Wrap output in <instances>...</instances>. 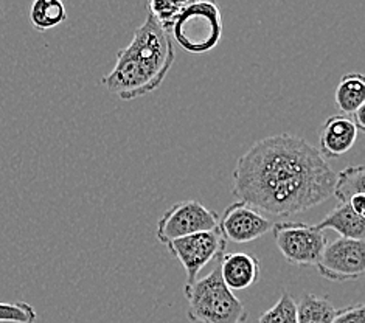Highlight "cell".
Listing matches in <instances>:
<instances>
[{
	"label": "cell",
	"instance_id": "1",
	"mask_svg": "<svg viewBox=\"0 0 365 323\" xmlns=\"http://www.w3.org/2000/svg\"><path fill=\"white\" fill-rule=\"evenodd\" d=\"M336 173L307 138H262L238 157L232 195L255 210L280 217L299 215L333 196Z\"/></svg>",
	"mask_w": 365,
	"mask_h": 323
},
{
	"label": "cell",
	"instance_id": "2",
	"mask_svg": "<svg viewBox=\"0 0 365 323\" xmlns=\"http://www.w3.org/2000/svg\"><path fill=\"white\" fill-rule=\"evenodd\" d=\"M176 53L170 33L153 14L134 33L133 41L117 51L114 68L103 76L101 84L120 100L145 97L159 89L175 64Z\"/></svg>",
	"mask_w": 365,
	"mask_h": 323
},
{
	"label": "cell",
	"instance_id": "3",
	"mask_svg": "<svg viewBox=\"0 0 365 323\" xmlns=\"http://www.w3.org/2000/svg\"><path fill=\"white\" fill-rule=\"evenodd\" d=\"M185 297L187 317L195 323H246L249 317L245 304L225 286L220 261L207 277L185 286Z\"/></svg>",
	"mask_w": 365,
	"mask_h": 323
},
{
	"label": "cell",
	"instance_id": "4",
	"mask_svg": "<svg viewBox=\"0 0 365 323\" xmlns=\"http://www.w3.org/2000/svg\"><path fill=\"white\" fill-rule=\"evenodd\" d=\"M170 34L188 53L201 55L218 46L222 36V14L212 0L185 6L173 22Z\"/></svg>",
	"mask_w": 365,
	"mask_h": 323
},
{
	"label": "cell",
	"instance_id": "5",
	"mask_svg": "<svg viewBox=\"0 0 365 323\" xmlns=\"http://www.w3.org/2000/svg\"><path fill=\"white\" fill-rule=\"evenodd\" d=\"M278 250L294 266H316L328 244L325 232L316 225L297 221H284L272 225Z\"/></svg>",
	"mask_w": 365,
	"mask_h": 323
},
{
	"label": "cell",
	"instance_id": "6",
	"mask_svg": "<svg viewBox=\"0 0 365 323\" xmlns=\"http://www.w3.org/2000/svg\"><path fill=\"white\" fill-rule=\"evenodd\" d=\"M220 227V216L195 199L182 200L168 208L158 222V240L168 242L188 235L208 232Z\"/></svg>",
	"mask_w": 365,
	"mask_h": 323
},
{
	"label": "cell",
	"instance_id": "7",
	"mask_svg": "<svg viewBox=\"0 0 365 323\" xmlns=\"http://www.w3.org/2000/svg\"><path fill=\"white\" fill-rule=\"evenodd\" d=\"M225 246L227 240L224 238L220 227L208 232L188 235L167 244L171 255L185 269L187 284L197 280V274L212 260L220 258L225 253Z\"/></svg>",
	"mask_w": 365,
	"mask_h": 323
},
{
	"label": "cell",
	"instance_id": "8",
	"mask_svg": "<svg viewBox=\"0 0 365 323\" xmlns=\"http://www.w3.org/2000/svg\"><path fill=\"white\" fill-rule=\"evenodd\" d=\"M316 266L319 274L329 282L345 283L358 280L365 272L364 240L337 238L328 242Z\"/></svg>",
	"mask_w": 365,
	"mask_h": 323
},
{
	"label": "cell",
	"instance_id": "9",
	"mask_svg": "<svg viewBox=\"0 0 365 323\" xmlns=\"http://www.w3.org/2000/svg\"><path fill=\"white\" fill-rule=\"evenodd\" d=\"M272 225L274 222L241 200L225 208L220 220V229L224 238L237 244L250 242L264 237L272 230Z\"/></svg>",
	"mask_w": 365,
	"mask_h": 323
},
{
	"label": "cell",
	"instance_id": "10",
	"mask_svg": "<svg viewBox=\"0 0 365 323\" xmlns=\"http://www.w3.org/2000/svg\"><path fill=\"white\" fill-rule=\"evenodd\" d=\"M358 128L346 116H333L325 120L319 134V145L322 155L336 159L349 153L358 140Z\"/></svg>",
	"mask_w": 365,
	"mask_h": 323
},
{
	"label": "cell",
	"instance_id": "11",
	"mask_svg": "<svg viewBox=\"0 0 365 323\" xmlns=\"http://www.w3.org/2000/svg\"><path fill=\"white\" fill-rule=\"evenodd\" d=\"M218 261L222 280L232 291L247 289L258 283L259 275H262L259 260L249 253H222Z\"/></svg>",
	"mask_w": 365,
	"mask_h": 323
},
{
	"label": "cell",
	"instance_id": "12",
	"mask_svg": "<svg viewBox=\"0 0 365 323\" xmlns=\"http://www.w3.org/2000/svg\"><path fill=\"white\" fill-rule=\"evenodd\" d=\"M316 227L322 232L331 229L341 238L364 240L365 237V217L354 213L349 204H339Z\"/></svg>",
	"mask_w": 365,
	"mask_h": 323
},
{
	"label": "cell",
	"instance_id": "13",
	"mask_svg": "<svg viewBox=\"0 0 365 323\" xmlns=\"http://www.w3.org/2000/svg\"><path fill=\"white\" fill-rule=\"evenodd\" d=\"M336 106L344 116H353L365 104V78L362 73H346L336 89Z\"/></svg>",
	"mask_w": 365,
	"mask_h": 323
},
{
	"label": "cell",
	"instance_id": "14",
	"mask_svg": "<svg viewBox=\"0 0 365 323\" xmlns=\"http://www.w3.org/2000/svg\"><path fill=\"white\" fill-rule=\"evenodd\" d=\"M297 304V323H331L336 308L328 295L305 294Z\"/></svg>",
	"mask_w": 365,
	"mask_h": 323
},
{
	"label": "cell",
	"instance_id": "15",
	"mask_svg": "<svg viewBox=\"0 0 365 323\" xmlns=\"http://www.w3.org/2000/svg\"><path fill=\"white\" fill-rule=\"evenodd\" d=\"M31 25L38 31H47L67 21L63 0H34L30 8Z\"/></svg>",
	"mask_w": 365,
	"mask_h": 323
},
{
	"label": "cell",
	"instance_id": "16",
	"mask_svg": "<svg viewBox=\"0 0 365 323\" xmlns=\"http://www.w3.org/2000/svg\"><path fill=\"white\" fill-rule=\"evenodd\" d=\"M361 193H365L364 165H354L336 174L333 196L339 200V204H349L353 196Z\"/></svg>",
	"mask_w": 365,
	"mask_h": 323
},
{
	"label": "cell",
	"instance_id": "17",
	"mask_svg": "<svg viewBox=\"0 0 365 323\" xmlns=\"http://www.w3.org/2000/svg\"><path fill=\"white\" fill-rule=\"evenodd\" d=\"M258 323H297V304L289 292H283L272 308L264 311Z\"/></svg>",
	"mask_w": 365,
	"mask_h": 323
},
{
	"label": "cell",
	"instance_id": "18",
	"mask_svg": "<svg viewBox=\"0 0 365 323\" xmlns=\"http://www.w3.org/2000/svg\"><path fill=\"white\" fill-rule=\"evenodd\" d=\"M38 320V312L30 303L0 302V323H34Z\"/></svg>",
	"mask_w": 365,
	"mask_h": 323
},
{
	"label": "cell",
	"instance_id": "19",
	"mask_svg": "<svg viewBox=\"0 0 365 323\" xmlns=\"http://www.w3.org/2000/svg\"><path fill=\"white\" fill-rule=\"evenodd\" d=\"M331 323H365V307L362 303L337 309Z\"/></svg>",
	"mask_w": 365,
	"mask_h": 323
},
{
	"label": "cell",
	"instance_id": "20",
	"mask_svg": "<svg viewBox=\"0 0 365 323\" xmlns=\"http://www.w3.org/2000/svg\"><path fill=\"white\" fill-rule=\"evenodd\" d=\"M349 205L351 207V210L354 213H358L359 216H364V212H365V193L353 196L349 200Z\"/></svg>",
	"mask_w": 365,
	"mask_h": 323
},
{
	"label": "cell",
	"instance_id": "21",
	"mask_svg": "<svg viewBox=\"0 0 365 323\" xmlns=\"http://www.w3.org/2000/svg\"><path fill=\"white\" fill-rule=\"evenodd\" d=\"M353 123L358 130H365V104L353 113Z\"/></svg>",
	"mask_w": 365,
	"mask_h": 323
},
{
	"label": "cell",
	"instance_id": "22",
	"mask_svg": "<svg viewBox=\"0 0 365 323\" xmlns=\"http://www.w3.org/2000/svg\"><path fill=\"white\" fill-rule=\"evenodd\" d=\"M171 4H175L176 6H179V8H185V6H188V5H191V4H195V2H197V0H170Z\"/></svg>",
	"mask_w": 365,
	"mask_h": 323
}]
</instances>
